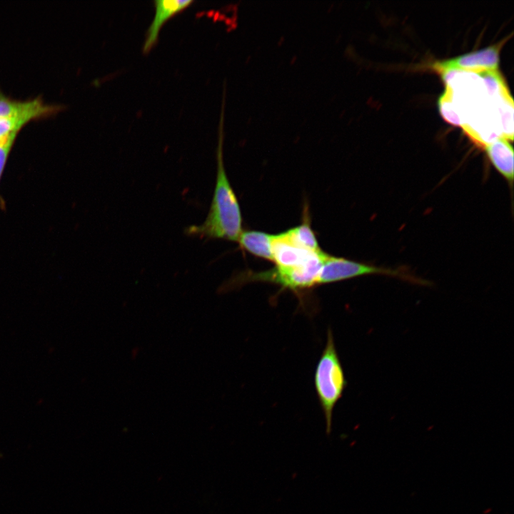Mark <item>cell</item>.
Here are the masks:
<instances>
[{
	"label": "cell",
	"mask_w": 514,
	"mask_h": 514,
	"mask_svg": "<svg viewBox=\"0 0 514 514\" xmlns=\"http://www.w3.org/2000/svg\"><path fill=\"white\" fill-rule=\"evenodd\" d=\"M225 94L218 124L217 173L213 196L206 220L185 231L188 236L237 241L242 230V215L235 192L226 175L223 156Z\"/></svg>",
	"instance_id": "6da1fadb"
},
{
	"label": "cell",
	"mask_w": 514,
	"mask_h": 514,
	"mask_svg": "<svg viewBox=\"0 0 514 514\" xmlns=\"http://www.w3.org/2000/svg\"><path fill=\"white\" fill-rule=\"evenodd\" d=\"M314 385L324 414L326 433L329 435L332 429L333 408L346 386L343 369L331 329L328 331L326 346L316 367Z\"/></svg>",
	"instance_id": "7a4b0ae2"
},
{
	"label": "cell",
	"mask_w": 514,
	"mask_h": 514,
	"mask_svg": "<svg viewBox=\"0 0 514 514\" xmlns=\"http://www.w3.org/2000/svg\"><path fill=\"white\" fill-rule=\"evenodd\" d=\"M381 274L400 277L404 279L416 281L409 274L402 273L398 269L378 267L341 257L328 254L323 259L318 278V286L350 279L352 278Z\"/></svg>",
	"instance_id": "3957f363"
},
{
	"label": "cell",
	"mask_w": 514,
	"mask_h": 514,
	"mask_svg": "<svg viewBox=\"0 0 514 514\" xmlns=\"http://www.w3.org/2000/svg\"><path fill=\"white\" fill-rule=\"evenodd\" d=\"M508 37L486 48L471 51L431 65V69L440 75L457 71L479 73L498 68L500 50Z\"/></svg>",
	"instance_id": "277c9868"
},
{
	"label": "cell",
	"mask_w": 514,
	"mask_h": 514,
	"mask_svg": "<svg viewBox=\"0 0 514 514\" xmlns=\"http://www.w3.org/2000/svg\"><path fill=\"white\" fill-rule=\"evenodd\" d=\"M61 109V105L44 103L41 97L26 101L15 100L0 90V117L31 114L39 119L55 114Z\"/></svg>",
	"instance_id": "5b68a950"
},
{
	"label": "cell",
	"mask_w": 514,
	"mask_h": 514,
	"mask_svg": "<svg viewBox=\"0 0 514 514\" xmlns=\"http://www.w3.org/2000/svg\"><path fill=\"white\" fill-rule=\"evenodd\" d=\"M155 15L148 28L143 46V53H148L158 41L161 28L171 16L193 3L192 0H155Z\"/></svg>",
	"instance_id": "8992f818"
},
{
	"label": "cell",
	"mask_w": 514,
	"mask_h": 514,
	"mask_svg": "<svg viewBox=\"0 0 514 514\" xmlns=\"http://www.w3.org/2000/svg\"><path fill=\"white\" fill-rule=\"evenodd\" d=\"M493 166L510 183L513 181V148L505 138H498L484 147Z\"/></svg>",
	"instance_id": "52a82bcc"
},
{
	"label": "cell",
	"mask_w": 514,
	"mask_h": 514,
	"mask_svg": "<svg viewBox=\"0 0 514 514\" xmlns=\"http://www.w3.org/2000/svg\"><path fill=\"white\" fill-rule=\"evenodd\" d=\"M272 236V234L261 231H243L237 242L242 250L256 257L273 262Z\"/></svg>",
	"instance_id": "ba28073f"
},
{
	"label": "cell",
	"mask_w": 514,
	"mask_h": 514,
	"mask_svg": "<svg viewBox=\"0 0 514 514\" xmlns=\"http://www.w3.org/2000/svg\"><path fill=\"white\" fill-rule=\"evenodd\" d=\"M303 217L301 224L285 231L286 236L293 243L301 247L313 251H321L316 234L311 228L306 207L303 210Z\"/></svg>",
	"instance_id": "9c48e42d"
},
{
	"label": "cell",
	"mask_w": 514,
	"mask_h": 514,
	"mask_svg": "<svg viewBox=\"0 0 514 514\" xmlns=\"http://www.w3.org/2000/svg\"><path fill=\"white\" fill-rule=\"evenodd\" d=\"M36 120L31 114L0 117V137L19 131L29 121Z\"/></svg>",
	"instance_id": "30bf717a"
},
{
	"label": "cell",
	"mask_w": 514,
	"mask_h": 514,
	"mask_svg": "<svg viewBox=\"0 0 514 514\" xmlns=\"http://www.w3.org/2000/svg\"><path fill=\"white\" fill-rule=\"evenodd\" d=\"M18 133L13 132L0 137V180ZM1 202L0 198V206Z\"/></svg>",
	"instance_id": "8fae6325"
}]
</instances>
